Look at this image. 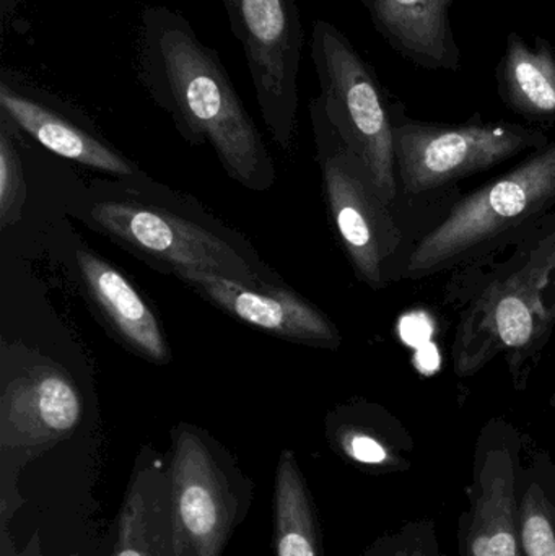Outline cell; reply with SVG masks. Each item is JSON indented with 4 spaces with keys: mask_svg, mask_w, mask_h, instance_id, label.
Listing matches in <instances>:
<instances>
[{
    "mask_svg": "<svg viewBox=\"0 0 555 556\" xmlns=\"http://www.w3.org/2000/svg\"><path fill=\"white\" fill-rule=\"evenodd\" d=\"M137 67L156 106L172 116L188 142L209 143L243 188H273L276 168L263 136L220 55L199 39L181 13L163 5L142 10Z\"/></svg>",
    "mask_w": 555,
    "mask_h": 556,
    "instance_id": "1",
    "label": "cell"
},
{
    "mask_svg": "<svg viewBox=\"0 0 555 556\" xmlns=\"http://www.w3.org/2000/svg\"><path fill=\"white\" fill-rule=\"evenodd\" d=\"M111 539L110 556H175L168 464L152 447L137 454Z\"/></svg>",
    "mask_w": 555,
    "mask_h": 556,
    "instance_id": "14",
    "label": "cell"
},
{
    "mask_svg": "<svg viewBox=\"0 0 555 556\" xmlns=\"http://www.w3.org/2000/svg\"><path fill=\"white\" fill-rule=\"evenodd\" d=\"M420 329H430L429 324H427L426 319H422V316H409L403 320L401 324V333H403L404 339L409 343H422L429 339L430 330H420Z\"/></svg>",
    "mask_w": 555,
    "mask_h": 556,
    "instance_id": "23",
    "label": "cell"
},
{
    "mask_svg": "<svg viewBox=\"0 0 555 556\" xmlns=\"http://www.w3.org/2000/svg\"><path fill=\"white\" fill-rule=\"evenodd\" d=\"M518 469L515 441H482L465 489L468 508L458 519L459 556H524L515 522Z\"/></svg>",
    "mask_w": 555,
    "mask_h": 556,
    "instance_id": "11",
    "label": "cell"
},
{
    "mask_svg": "<svg viewBox=\"0 0 555 556\" xmlns=\"http://www.w3.org/2000/svg\"><path fill=\"white\" fill-rule=\"evenodd\" d=\"M2 556H42L41 541L38 535H33L31 544L23 552H16L13 545H10L9 531L2 528Z\"/></svg>",
    "mask_w": 555,
    "mask_h": 556,
    "instance_id": "24",
    "label": "cell"
},
{
    "mask_svg": "<svg viewBox=\"0 0 555 556\" xmlns=\"http://www.w3.org/2000/svg\"><path fill=\"white\" fill-rule=\"evenodd\" d=\"M515 522L524 556H555V464L544 454L520 464Z\"/></svg>",
    "mask_w": 555,
    "mask_h": 556,
    "instance_id": "20",
    "label": "cell"
},
{
    "mask_svg": "<svg viewBox=\"0 0 555 556\" xmlns=\"http://www.w3.org/2000/svg\"><path fill=\"white\" fill-rule=\"evenodd\" d=\"M0 110L13 126L62 159L110 175H134L124 156L65 116L46 94L7 75L0 78Z\"/></svg>",
    "mask_w": 555,
    "mask_h": 556,
    "instance_id": "13",
    "label": "cell"
},
{
    "mask_svg": "<svg viewBox=\"0 0 555 556\" xmlns=\"http://www.w3.org/2000/svg\"><path fill=\"white\" fill-rule=\"evenodd\" d=\"M12 123L2 116L0 124V227H12L23 214L26 185L22 160L12 137Z\"/></svg>",
    "mask_w": 555,
    "mask_h": 556,
    "instance_id": "21",
    "label": "cell"
},
{
    "mask_svg": "<svg viewBox=\"0 0 555 556\" xmlns=\"http://www.w3.org/2000/svg\"><path fill=\"white\" fill-rule=\"evenodd\" d=\"M71 556H81V555H78V554H72Z\"/></svg>",
    "mask_w": 555,
    "mask_h": 556,
    "instance_id": "25",
    "label": "cell"
},
{
    "mask_svg": "<svg viewBox=\"0 0 555 556\" xmlns=\"http://www.w3.org/2000/svg\"><path fill=\"white\" fill-rule=\"evenodd\" d=\"M214 306L263 332L321 349H338L341 336L335 324L308 301L290 290L182 269L172 273Z\"/></svg>",
    "mask_w": 555,
    "mask_h": 556,
    "instance_id": "12",
    "label": "cell"
},
{
    "mask_svg": "<svg viewBox=\"0 0 555 556\" xmlns=\"http://www.w3.org/2000/svg\"><path fill=\"white\" fill-rule=\"evenodd\" d=\"M243 46L257 104L270 136L292 149L299 110L303 25L297 0H224Z\"/></svg>",
    "mask_w": 555,
    "mask_h": 556,
    "instance_id": "8",
    "label": "cell"
},
{
    "mask_svg": "<svg viewBox=\"0 0 555 556\" xmlns=\"http://www.w3.org/2000/svg\"><path fill=\"white\" fill-rule=\"evenodd\" d=\"M362 556H449L442 551L433 519L407 521L396 531L380 535Z\"/></svg>",
    "mask_w": 555,
    "mask_h": 556,
    "instance_id": "22",
    "label": "cell"
},
{
    "mask_svg": "<svg viewBox=\"0 0 555 556\" xmlns=\"http://www.w3.org/2000/svg\"><path fill=\"white\" fill-rule=\"evenodd\" d=\"M329 444L338 456L371 476L407 472L413 441L388 417L341 410L326 425Z\"/></svg>",
    "mask_w": 555,
    "mask_h": 556,
    "instance_id": "17",
    "label": "cell"
},
{
    "mask_svg": "<svg viewBox=\"0 0 555 556\" xmlns=\"http://www.w3.org/2000/svg\"><path fill=\"white\" fill-rule=\"evenodd\" d=\"M81 283L117 336L143 358L159 365L172 359L159 319L119 270L93 251L77 253Z\"/></svg>",
    "mask_w": 555,
    "mask_h": 556,
    "instance_id": "16",
    "label": "cell"
},
{
    "mask_svg": "<svg viewBox=\"0 0 555 556\" xmlns=\"http://www.w3.org/2000/svg\"><path fill=\"white\" fill-rule=\"evenodd\" d=\"M91 222L130 250L175 270L192 269L264 283L250 263L224 238L169 212L133 202L104 201L93 205Z\"/></svg>",
    "mask_w": 555,
    "mask_h": 556,
    "instance_id": "9",
    "label": "cell"
},
{
    "mask_svg": "<svg viewBox=\"0 0 555 556\" xmlns=\"http://www.w3.org/2000/svg\"><path fill=\"white\" fill-rule=\"evenodd\" d=\"M515 250L471 291L456 327L459 376L484 368L499 353L518 369L537 355L555 326V224L540 220L515 238Z\"/></svg>",
    "mask_w": 555,
    "mask_h": 556,
    "instance_id": "2",
    "label": "cell"
},
{
    "mask_svg": "<svg viewBox=\"0 0 555 556\" xmlns=\"http://www.w3.org/2000/svg\"><path fill=\"white\" fill-rule=\"evenodd\" d=\"M374 28L407 61L429 71H462L452 28L453 0H362Z\"/></svg>",
    "mask_w": 555,
    "mask_h": 556,
    "instance_id": "15",
    "label": "cell"
},
{
    "mask_svg": "<svg viewBox=\"0 0 555 556\" xmlns=\"http://www.w3.org/2000/svg\"><path fill=\"white\" fill-rule=\"evenodd\" d=\"M555 205V142L472 192L420 240L407 263L413 278L430 276L540 220Z\"/></svg>",
    "mask_w": 555,
    "mask_h": 556,
    "instance_id": "5",
    "label": "cell"
},
{
    "mask_svg": "<svg viewBox=\"0 0 555 556\" xmlns=\"http://www.w3.org/2000/svg\"><path fill=\"white\" fill-rule=\"evenodd\" d=\"M81 414L80 394L61 369L35 368L13 379L0 405V447L3 460L12 456V482L15 469L74 433Z\"/></svg>",
    "mask_w": 555,
    "mask_h": 556,
    "instance_id": "10",
    "label": "cell"
},
{
    "mask_svg": "<svg viewBox=\"0 0 555 556\" xmlns=\"http://www.w3.org/2000/svg\"><path fill=\"white\" fill-rule=\"evenodd\" d=\"M323 189L339 240L355 274L368 287L387 285V267L403 235L378 194L364 163L345 149L321 111L310 101Z\"/></svg>",
    "mask_w": 555,
    "mask_h": 556,
    "instance_id": "7",
    "label": "cell"
},
{
    "mask_svg": "<svg viewBox=\"0 0 555 556\" xmlns=\"http://www.w3.org/2000/svg\"><path fill=\"white\" fill-rule=\"evenodd\" d=\"M173 554L224 556L248 519L254 483L211 434L189 424L172 430L168 460Z\"/></svg>",
    "mask_w": 555,
    "mask_h": 556,
    "instance_id": "3",
    "label": "cell"
},
{
    "mask_svg": "<svg viewBox=\"0 0 555 556\" xmlns=\"http://www.w3.org/2000/svg\"><path fill=\"white\" fill-rule=\"evenodd\" d=\"M321 93L312 103L321 111L345 149L370 173L380 198L396 201L393 106L375 68L332 23L316 20L310 42Z\"/></svg>",
    "mask_w": 555,
    "mask_h": 556,
    "instance_id": "4",
    "label": "cell"
},
{
    "mask_svg": "<svg viewBox=\"0 0 555 556\" xmlns=\"http://www.w3.org/2000/svg\"><path fill=\"white\" fill-rule=\"evenodd\" d=\"M273 522L274 556H326L315 498L292 450L277 460Z\"/></svg>",
    "mask_w": 555,
    "mask_h": 556,
    "instance_id": "19",
    "label": "cell"
},
{
    "mask_svg": "<svg viewBox=\"0 0 555 556\" xmlns=\"http://www.w3.org/2000/svg\"><path fill=\"white\" fill-rule=\"evenodd\" d=\"M394 153L401 186L407 194L442 188L466 176L494 168L530 147L543 149L540 130L508 123L426 124L407 119L393 106Z\"/></svg>",
    "mask_w": 555,
    "mask_h": 556,
    "instance_id": "6",
    "label": "cell"
},
{
    "mask_svg": "<svg viewBox=\"0 0 555 556\" xmlns=\"http://www.w3.org/2000/svg\"><path fill=\"white\" fill-rule=\"evenodd\" d=\"M497 88L515 113L538 123L555 121V49L538 36L533 48L518 33L507 38L499 62Z\"/></svg>",
    "mask_w": 555,
    "mask_h": 556,
    "instance_id": "18",
    "label": "cell"
}]
</instances>
